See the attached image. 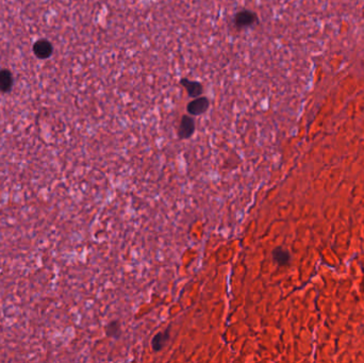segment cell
Segmentation results:
<instances>
[{
  "label": "cell",
  "mask_w": 364,
  "mask_h": 363,
  "mask_svg": "<svg viewBox=\"0 0 364 363\" xmlns=\"http://www.w3.org/2000/svg\"><path fill=\"white\" fill-rule=\"evenodd\" d=\"M180 83L182 84V87L186 90V92L189 94L190 97L197 98L204 93L203 84L198 81H193L187 79V78H183V79L180 80Z\"/></svg>",
  "instance_id": "cell-4"
},
{
  "label": "cell",
  "mask_w": 364,
  "mask_h": 363,
  "mask_svg": "<svg viewBox=\"0 0 364 363\" xmlns=\"http://www.w3.org/2000/svg\"><path fill=\"white\" fill-rule=\"evenodd\" d=\"M171 339V334H169V329H166L165 331L158 332L157 335L154 336L153 340H151V348L154 352L159 353L165 347L167 342Z\"/></svg>",
  "instance_id": "cell-6"
},
{
  "label": "cell",
  "mask_w": 364,
  "mask_h": 363,
  "mask_svg": "<svg viewBox=\"0 0 364 363\" xmlns=\"http://www.w3.org/2000/svg\"><path fill=\"white\" fill-rule=\"evenodd\" d=\"M273 260L280 266H286L291 262V253L283 247H276L272 251Z\"/></svg>",
  "instance_id": "cell-7"
},
{
  "label": "cell",
  "mask_w": 364,
  "mask_h": 363,
  "mask_svg": "<svg viewBox=\"0 0 364 363\" xmlns=\"http://www.w3.org/2000/svg\"><path fill=\"white\" fill-rule=\"evenodd\" d=\"M52 45L46 40H40L33 46V52L40 59H47L52 54Z\"/></svg>",
  "instance_id": "cell-5"
},
{
  "label": "cell",
  "mask_w": 364,
  "mask_h": 363,
  "mask_svg": "<svg viewBox=\"0 0 364 363\" xmlns=\"http://www.w3.org/2000/svg\"><path fill=\"white\" fill-rule=\"evenodd\" d=\"M106 334L108 337L114 338V339H119L121 336V329H120V323L117 319L111 320L106 327Z\"/></svg>",
  "instance_id": "cell-9"
},
{
  "label": "cell",
  "mask_w": 364,
  "mask_h": 363,
  "mask_svg": "<svg viewBox=\"0 0 364 363\" xmlns=\"http://www.w3.org/2000/svg\"><path fill=\"white\" fill-rule=\"evenodd\" d=\"M209 106H210L209 99L207 97H204V96H199V97L195 98L187 104L186 111L192 116L202 115V114H204L208 110Z\"/></svg>",
  "instance_id": "cell-1"
},
{
  "label": "cell",
  "mask_w": 364,
  "mask_h": 363,
  "mask_svg": "<svg viewBox=\"0 0 364 363\" xmlns=\"http://www.w3.org/2000/svg\"><path fill=\"white\" fill-rule=\"evenodd\" d=\"M195 120L190 115H184L182 116L180 126L178 129V136L181 138V140H186V138H190L194 132H195Z\"/></svg>",
  "instance_id": "cell-3"
},
{
  "label": "cell",
  "mask_w": 364,
  "mask_h": 363,
  "mask_svg": "<svg viewBox=\"0 0 364 363\" xmlns=\"http://www.w3.org/2000/svg\"><path fill=\"white\" fill-rule=\"evenodd\" d=\"M13 87V77L8 69L0 70V91L3 93L10 92Z\"/></svg>",
  "instance_id": "cell-8"
},
{
  "label": "cell",
  "mask_w": 364,
  "mask_h": 363,
  "mask_svg": "<svg viewBox=\"0 0 364 363\" xmlns=\"http://www.w3.org/2000/svg\"><path fill=\"white\" fill-rule=\"evenodd\" d=\"M258 21L257 14L250 10H243L238 12L234 16V25L236 28H247L252 26Z\"/></svg>",
  "instance_id": "cell-2"
}]
</instances>
